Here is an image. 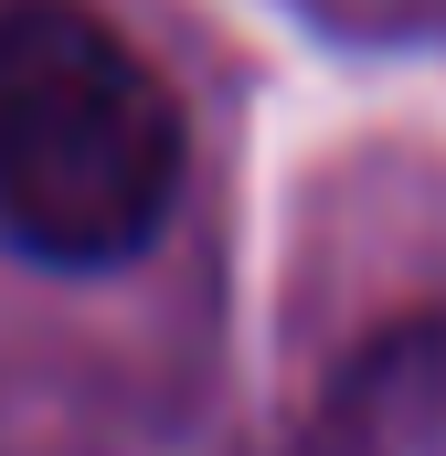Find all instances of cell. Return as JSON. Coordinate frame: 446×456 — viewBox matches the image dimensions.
Here are the masks:
<instances>
[{
	"label": "cell",
	"mask_w": 446,
	"mask_h": 456,
	"mask_svg": "<svg viewBox=\"0 0 446 456\" xmlns=\"http://www.w3.org/2000/svg\"><path fill=\"white\" fill-rule=\"evenodd\" d=\"M192 170L181 96L96 0H0V244L107 276L170 224Z\"/></svg>",
	"instance_id": "1"
}]
</instances>
